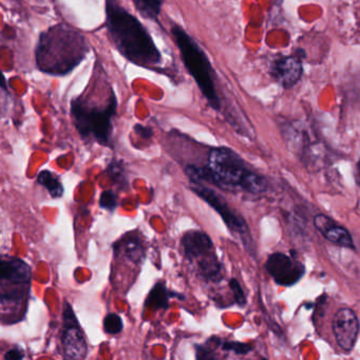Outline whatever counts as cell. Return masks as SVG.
<instances>
[{
	"instance_id": "30bf717a",
	"label": "cell",
	"mask_w": 360,
	"mask_h": 360,
	"mask_svg": "<svg viewBox=\"0 0 360 360\" xmlns=\"http://www.w3.org/2000/svg\"><path fill=\"white\" fill-rule=\"evenodd\" d=\"M314 225L316 229L330 243L340 248L355 250L353 238L351 233L345 227L335 222L332 218L326 214H317L314 218Z\"/></svg>"
},
{
	"instance_id": "4fadbf2b",
	"label": "cell",
	"mask_w": 360,
	"mask_h": 360,
	"mask_svg": "<svg viewBox=\"0 0 360 360\" xmlns=\"http://www.w3.org/2000/svg\"><path fill=\"white\" fill-rule=\"evenodd\" d=\"M0 276L1 282H8L10 284H29L31 279V269L22 259H3Z\"/></svg>"
},
{
	"instance_id": "603a6c76",
	"label": "cell",
	"mask_w": 360,
	"mask_h": 360,
	"mask_svg": "<svg viewBox=\"0 0 360 360\" xmlns=\"http://www.w3.org/2000/svg\"><path fill=\"white\" fill-rule=\"evenodd\" d=\"M101 207L107 210H115L117 206V197L112 191H105L101 195Z\"/></svg>"
},
{
	"instance_id": "ffe728a7",
	"label": "cell",
	"mask_w": 360,
	"mask_h": 360,
	"mask_svg": "<svg viewBox=\"0 0 360 360\" xmlns=\"http://www.w3.org/2000/svg\"><path fill=\"white\" fill-rule=\"evenodd\" d=\"M223 351L233 352L237 355H246L252 349V347L248 343L237 342V341H224L221 343Z\"/></svg>"
},
{
	"instance_id": "2e32d148",
	"label": "cell",
	"mask_w": 360,
	"mask_h": 360,
	"mask_svg": "<svg viewBox=\"0 0 360 360\" xmlns=\"http://www.w3.org/2000/svg\"><path fill=\"white\" fill-rule=\"evenodd\" d=\"M121 244L123 246L124 255L127 259L134 263L142 262L145 257V250L142 241L138 237L128 236Z\"/></svg>"
},
{
	"instance_id": "277c9868",
	"label": "cell",
	"mask_w": 360,
	"mask_h": 360,
	"mask_svg": "<svg viewBox=\"0 0 360 360\" xmlns=\"http://www.w3.org/2000/svg\"><path fill=\"white\" fill-rule=\"evenodd\" d=\"M172 33L189 75L195 79L210 106L214 110H220V98L214 83V69L205 52L181 27L174 26Z\"/></svg>"
},
{
	"instance_id": "5b68a950",
	"label": "cell",
	"mask_w": 360,
	"mask_h": 360,
	"mask_svg": "<svg viewBox=\"0 0 360 360\" xmlns=\"http://www.w3.org/2000/svg\"><path fill=\"white\" fill-rule=\"evenodd\" d=\"M117 109V100L113 91L105 106L90 105L83 96L73 98L71 102V115L82 138L85 140L94 136V140L105 146L111 143L112 119Z\"/></svg>"
},
{
	"instance_id": "ba28073f",
	"label": "cell",
	"mask_w": 360,
	"mask_h": 360,
	"mask_svg": "<svg viewBox=\"0 0 360 360\" xmlns=\"http://www.w3.org/2000/svg\"><path fill=\"white\" fill-rule=\"evenodd\" d=\"M265 269L276 283L282 286L295 285L305 274V267L302 263L282 252L269 255L265 263Z\"/></svg>"
},
{
	"instance_id": "7a4b0ae2",
	"label": "cell",
	"mask_w": 360,
	"mask_h": 360,
	"mask_svg": "<svg viewBox=\"0 0 360 360\" xmlns=\"http://www.w3.org/2000/svg\"><path fill=\"white\" fill-rule=\"evenodd\" d=\"M106 25L115 47L129 62L145 68L161 64V52L148 31L117 0H106Z\"/></svg>"
},
{
	"instance_id": "484cf974",
	"label": "cell",
	"mask_w": 360,
	"mask_h": 360,
	"mask_svg": "<svg viewBox=\"0 0 360 360\" xmlns=\"http://www.w3.org/2000/svg\"><path fill=\"white\" fill-rule=\"evenodd\" d=\"M134 131L144 139H150L153 134V130L150 127H146V126L141 125V124L134 126Z\"/></svg>"
},
{
	"instance_id": "d6986e66",
	"label": "cell",
	"mask_w": 360,
	"mask_h": 360,
	"mask_svg": "<svg viewBox=\"0 0 360 360\" xmlns=\"http://www.w3.org/2000/svg\"><path fill=\"white\" fill-rule=\"evenodd\" d=\"M123 320L121 316L115 313H110L105 317L104 330L107 334L117 335L123 330Z\"/></svg>"
},
{
	"instance_id": "7402d4cb",
	"label": "cell",
	"mask_w": 360,
	"mask_h": 360,
	"mask_svg": "<svg viewBox=\"0 0 360 360\" xmlns=\"http://www.w3.org/2000/svg\"><path fill=\"white\" fill-rule=\"evenodd\" d=\"M109 176L113 181L119 182L120 184H127L124 167L120 162H112L108 168Z\"/></svg>"
},
{
	"instance_id": "3957f363",
	"label": "cell",
	"mask_w": 360,
	"mask_h": 360,
	"mask_svg": "<svg viewBox=\"0 0 360 360\" xmlns=\"http://www.w3.org/2000/svg\"><path fill=\"white\" fill-rule=\"evenodd\" d=\"M88 53L85 37L68 25H56L41 33L35 60L41 72L62 77L81 64Z\"/></svg>"
},
{
	"instance_id": "5bb4252c",
	"label": "cell",
	"mask_w": 360,
	"mask_h": 360,
	"mask_svg": "<svg viewBox=\"0 0 360 360\" xmlns=\"http://www.w3.org/2000/svg\"><path fill=\"white\" fill-rule=\"evenodd\" d=\"M199 275L208 282L219 283L224 278L222 263L214 252L199 259Z\"/></svg>"
},
{
	"instance_id": "6da1fadb",
	"label": "cell",
	"mask_w": 360,
	"mask_h": 360,
	"mask_svg": "<svg viewBox=\"0 0 360 360\" xmlns=\"http://www.w3.org/2000/svg\"><path fill=\"white\" fill-rule=\"evenodd\" d=\"M185 172L191 182H210L231 193L258 195L267 188L266 180L248 167L237 153L227 147L212 149L206 167L188 165Z\"/></svg>"
},
{
	"instance_id": "52a82bcc",
	"label": "cell",
	"mask_w": 360,
	"mask_h": 360,
	"mask_svg": "<svg viewBox=\"0 0 360 360\" xmlns=\"http://www.w3.org/2000/svg\"><path fill=\"white\" fill-rule=\"evenodd\" d=\"M60 339L65 357L69 359H84L87 356L88 347L85 336L72 307L67 301L64 303V326Z\"/></svg>"
},
{
	"instance_id": "8fae6325",
	"label": "cell",
	"mask_w": 360,
	"mask_h": 360,
	"mask_svg": "<svg viewBox=\"0 0 360 360\" xmlns=\"http://www.w3.org/2000/svg\"><path fill=\"white\" fill-rule=\"evenodd\" d=\"M274 79L284 88L292 87L302 75V64L297 56H284L276 60L271 67Z\"/></svg>"
},
{
	"instance_id": "7c38bea8",
	"label": "cell",
	"mask_w": 360,
	"mask_h": 360,
	"mask_svg": "<svg viewBox=\"0 0 360 360\" xmlns=\"http://www.w3.org/2000/svg\"><path fill=\"white\" fill-rule=\"evenodd\" d=\"M181 244H182L185 256L189 260L201 259L202 257L212 252L214 248L210 236L200 231H187L183 236Z\"/></svg>"
},
{
	"instance_id": "9a60e30c",
	"label": "cell",
	"mask_w": 360,
	"mask_h": 360,
	"mask_svg": "<svg viewBox=\"0 0 360 360\" xmlns=\"http://www.w3.org/2000/svg\"><path fill=\"white\" fill-rule=\"evenodd\" d=\"M172 297H179L181 300H184L185 298L179 292H169L164 282H158L149 292L145 307H151L153 309H167L169 307V299Z\"/></svg>"
},
{
	"instance_id": "44dd1931",
	"label": "cell",
	"mask_w": 360,
	"mask_h": 360,
	"mask_svg": "<svg viewBox=\"0 0 360 360\" xmlns=\"http://www.w3.org/2000/svg\"><path fill=\"white\" fill-rule=\"evenodd\" d=\"M229 288H231V292H233L235 302L239 307H244L246 304L245 292H244L240 282L235 279V278H233V279L229 280Z\"/></svg>"
},
{
	"instance_id": "8992f818",
	"label": "cell",
	"mask_w": 360,
	"mask_h": 360,
	"mask_svg": "<svg viewBox=\"0 0 360 360\" xmlns=\"http://www.w3.org/2000/svg\"><path fill=\"white\" fill-rule=\"evenodd\" d=\"M191 188L198 197L201 198L220 214L221 218L226 224L227 229L231 231V233L243 240L244 245L248 246V244L252 243L250 229H248L245 220L239 216L221 195L214 193L210 187L202 184L201 182H191Z\"/></svg>"
},
{
	"instance_id": "e0dca14e",
	"label": "cell",
	"mask_w": 360,
	"mask_h": 360,
	"mask_svg": "<svg viewBox=\"0 0 360 360\" xmlns=\"http://www.w3.org/2000/svg\"><path fill=\"white\" fill-rule=\"evenodd\" d=\"M134 4L143 18L158 20L161 14L164 0H134Z\"/></svg>"
},
{
	"instance_id": "d4e9b609",
	"label": "cell",
	"mask_w": 360,
	"mask_h": 360,
	"mask_svg": "<svg viewBox=\"0 0 360 360\" xmlns=\"http://www.w3.org/2000/svg\"><path fill=\"white\" fill-rule=\"evenodd\" d=\"M25 358V353L20 347H14L5 354L6 360H22Z\"/></svg>"
},
{
	"instance_id": "9c48e42d",
	"label": "cell",
	"mask_w": 360,
	"mask_h": 360,
	"mask_svg": "<svg viewBox=\"0 0 360 360\" xmlns=\"http://www.w3.org/2000/svg\"><path fill=\"white\" fill-rule=\"evenodd\" d=\"M333 333L341 349L349 352L355 347L359 334V320L353 309L343 307L333 318Z\"/></svg>"
},
{
	"instance_id": "ac0fdd59",
	"label": "cell",
	"mask_w": 360,
	"mask_h": 360,
	"mask_svg": "<svg viewBox=\"0 0 360 360\" xmlns=\"http://www.w3.org/2000/svg\"><path fill=\"white\" fill-rule=\"evenodd\" d=\"M37 182L43 185L49 191L50 195L54 198V199L62 197L63 193H64V186L60 183V179L53 172H49V170H43L39 174Z\"/></svg>"
},
{
	"instance_id": "cb8c5ba5",
	"label": "cell",
	"mask_w": 360,
	"mask_h": 360,
	"mask_svg": "<svg viewBox=\"0 0 360 360\" xmlns=\"http://www.w3.org/2000/svg\"><path fill=\"white\" fill-rule=\"evenodd\" d=\"M195 357L197 359H212L214 356L210 349H206L203 345H195Z\"/></svg>"
},
{
	"instance_id": "4316f807",
	"label": "cell",
	"mask_w": 360,
	"mask_h": 360,
	"mask_svg": "<svg viewBox=\"0 0 360 360\" xmlns=\"http://www.w3.org/2000/svg\"><path fill=\"white\" fill-rule=\"evenodd\" d=\"M358 172H359V180H360V161H359V163H358Z\"/></svg>"
}]
</instances>
